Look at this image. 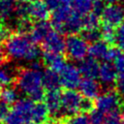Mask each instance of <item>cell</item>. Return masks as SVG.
I'll list each match as a JSON object with an SVG mask.
<instances>
[{"instance_id": "6da1fadb", "label": "cell", "mask_w": 124, "mask_h": 124, "mask_svg": "<svg viewBox=\"0 0 124 124\" xmlns=\"http://www.w3.org/2000/svg\"><path fill=\"white\" fill-rule=\"evenodd\" d=\"M3 42L4 52L12 60L35 62L40 55L36 42L26 32L11 33Z\"/></svg>"}, {"instance_id": "7a4b0ae2", "label": "cell", "mask_w": 124, "mask_h": 124, "mask_svg": "<svg viewBox=\"0 0 124 124\" xmlns=\"http://www.w3.org/2000/svg\"><path fill=\"white\" fill-rule=\"evenodd\" d=\"M16 83L21 93L36 102L45 97L44 72H42L39 63L34 62L31 67L20 70L17 73Z\"/></svg>"}, {"instance_id": "3957f363", "label": "cell", "mask_w": 124, "mask_h": 124, "mask_svg": "<svg viewBox=\"0 0 124 124\" xmlns=\"http://www.w3.org/2000/svg\"><path fill=\"white\" fill-rule=\"evenodd\" d=\"M35 102L30 98L17 100L10 109L4 124H29L33 122Z\"/></svg>"}, {"instance_id": "277c9868", "label": "cell", "mask_w": 124, "mask_h": 124, "mask_svg": "<svg viewBox=\"0 0 124 124\" xmlns=\"http://www.w3.org/2000/svg\"><path fill=\"white\" fill-rule=\"evenodd\" d=\"M50 9L45 0H33L22 3L16 7V15L19 18H29L35 21L46 20L49 17Z\"/></svg>"}, {"instance_id": "5b68a950", "label": "cell", "mask_w": 124, "mask_h": 124, "mask_svg": "<svg viewBox=\"0 0 124 124\" xmlns=\"http://www.w3.org/2000/svg\"><path fill=\"white\" fill-rule=\"evenodd\" d=\"M85 100L86 98H84L80 92H77L74 89H67L62 93L61 96L62 113L66 116H69L81 111L83 112Z\"/></svg>"}, {"instance_id": "8992f818", "label": "cell", "mask_w": 124, "mask_h": 124, "mask_svg": "<svg viewBox=\"0 0 124 124\" xmlns=\"http://www.w3.org/2000/svg\"><path fill=\"white\" fill-rule=\"evenodd\" d=\"M88 42L83 38V36H79L76 33L70 34L66 39V50L65 52L69 56L70 59L74 61H82L85 59L88 54L89 46Z\"/></svg>"}, {"instance_id": "52a82bcc", "label": "cell", "mask_w": 124, "mask_h": 124, "mask_svg": "<svg viewBox=\"0 0 124 124\" xmlns=\"http://www.w3.org/2000/svg\"><path fill=\"white\" fill-rule=\"evenodd\" d=\"M121 106V96L117 90H107L95 99V108L107 114L118 111Z\"/></svg>"}, {"instance_id": "ba28073f", "label": "cell", "mask_w": 124, "mask_h": 124, "mask_svg": "<svg viewBox=\"0 0 124 124\" xmlns=\"http://www.w3.org/2000/svg\"><path fill=\"white\" fill-rule=\"evenodd\" d=\"M88 54L90 57L96 60H105V61H113L116 56L119 54L118 48H111L108 46V43L106 41H96L91 43L89 46Z\"/></svg>"}, {"instance_id": "9c48e42d", "label": "cell", "mask_w": 124, "mask_h": 124, "mask_svg": "<svg viewBox=\"0 0 124 124\" xmlns=\"http://www.w3.org/2000/svg\"><path fill=\"white\" fill-rule=\"evenodd\" d=\"M101 19L103 24L118 27L124 22V7L118 3L108 4L103 9Z\"/></svg>"}, {"instance_id": "30bf717a", "label": "cell", "mask_w": 124, "mask_h": 124, "mask_svg": "<svg viewBox=\"0 0 124 124\" xmlns=\"http://www.w3.org/2000/svg\"><path fill=\"white\" fill-rule=\"evenodd\" d=\"M61 85L66 89H75L78 87L81 81V74L79 68L71 63H66L63 69L59 72Z\"/></svg>"}, {"instance_id": "8fae6325", "label": "cell", "mask_w": 124, "mask_h": 124, "mask_svg": "<svg viewBox=\"0 0 124 124\" xmlns=\"http://www.w3.org/2000/svg\"><path fill=\"white\" fill-rule=\"evenodd\" d=\"M44 51L63 54L66 50V40L59 30H51L46 39L42 42Z\"/></svg>"}, {"instance_id": "7c38bea8", "label": "cell", "mask_w": 124, "mask_h": 124, "mask_svg": "<svg viewBox=\"0 0 124 124\" xmlns=\"http://www.w3.org/2000/svg\"><path fill=\"white\" fill-rule=\"evenodd\" d=\"M117 70L114 64H111L109 61H105L100 65L98 78L103 84L110 85L115 83L118 77H117Z\"/></svg>"}, {"instance_id": "4fadbf2b", "label": "cell", "mask_w": 124, "mask_h": 124, "mask_svg": "<svg viewBox=\"0 0 124 124\" xmlns=\"http://www.w3.org/2000/svg\"><path fill=\"white\" fill-rule=\"evenodd\" d=\"M78 89L80 94L89 100H95L100 94V84L95 80V78H84L81 79Z\"/></svg>"}, {"instance_id": "5bb4252c", "label": "cell", "mask_w": 124, "mask_h": 124, "mask_svg": "<svg viewBox=\"0 0 124 124\" xmlns=\"http://www.w3.org/2000/svg\"><path fill=\"white\" fill-rule=\"evenodd\" d=\"M61 96L62 94L59 93L58 89L47 90L46 94L45 95V104L47 107L48 111L52 116H58L60 113H62Z\"/></svg>"}, {"instance_id": "9a60e30c", "label": "cell", "mask_w": 124, "mask_h": 124, "mask_svg": "<svg viewBox=\"0 0 124 124\" xmlns=\"http://www.w3.org/2000/svg\"><path fill=\"white\" fill-rule=\"evenodd\" d=\"M52 30V26L46 20L36 21L30 29V35L36 43H42Z\"/></svg>"}, {"instance_id": "2e32d148", "label": "cell", "mask_w": 124, "mask_h": 124, "mask_svg": "<svg viewBox=\"0 0 124 124\" xmlns=\"http://www.w3.org/2000/svg\"><path fill=\"white\" fill-rule=\"evenodd\" d=\"M79 71L83 78H96L99 74L100 65L98 64L97 60L90 57L87 59H83L80 61L79 64Z\"/></svg>"}, {"instance_id": "e0dca14e", "label": "cell", "mask_w": 124, "mask_h": 124, "mask_svg": "<svg viewBox=\"0 0 124 124\" xmlns=\"http://www.w3.org/2000/svg\"><path fill=\"white\" fill-rule=\"evenodd\" d=\"M43 60L45 64L49 68L57 73H59L63 67L66 65V62L60 53H55V52H49V51H44L43 54Z\"/></svg>"}, {"instance_id": "ac0fdd59", "label": "cell", "mask_w": 124, "mask_h": 124, "mask_svg": "<svg viewBox=\"0 0 124 124\" xmlns=\"http://www.w3.org/2000/svg\"><path fill=\"white\" fill-rule=\"evenodd\" d=\"M44 84L47 90H57L61 86L59 73L52 69H46L44 72Z\"/></svg>"}, {"instance_id": "d6986e66", "label": "cell", "mask_w": 124, "mask_h": 124, "mask_svg": "<svg viewBox=\"0 0 124 124\" xmlns=\"http://www.w3.org/2000/svg\"><path fill=\"white\" fill-rule=\"evenodd\" d=\"M95 0H70L72 9L80 16H85L93 11Z\"/></svg>"}, {"instance_id": "ffe728a7", "label": "cell", "mask_w": 124, "mask_h": 124, "mask_svg": "<svg viewBox=\"0 0 124 124\" xmlns=\"http://www.w3.org/2000/svg\"><path fill=\"white\" fill-rule=\"evenodd\" d=\"M14 68L9 66H0V86H9L16 79Z\"/></svg>"}, {"instance_id": "44dd1931", "label": "cell", "mask_w": 124, "mask_h": 124, "mask_svg": "<svg viewBox=\"0 0 124 124\" xmlns=\"http://www.w3.org/2000/svg\"><path fill=\"white\" fill-rule=\"evenodd\" d=\"M16 7L14 4V0H0V19L8 20L14 15H16Z\"/></svg>"}, {"instance_id": "7402d4cb", "label": "cell", "mask_w": 124, "mask_h": 124, "mask_svg": "<svg viewBox=\"0 0 124 124\" xmlns=\"http://www.w3.org/2000/svg\"><path fill=\"white\" fill-rule=\"evenodd\" d=\"M48 113H49V111H48V108L46 106V104H43L40 102L35 103V107H34V110H33V122L37 123V124L46 122Z\"/></svg>"}, {"instance_id": "603a6c76", "label": "cell", "mask_w": 124, "mask_h": 124, "mask_svg": "<svg viewBox=\"0 0 124 124\" xmlns=\"http://www.w3.org/2000/svg\"><path fill=\"white\" fill-rule=\"evenodd\" d=\"M101 15L95 11L90 12L89 14L83 16V30L85 29H96L99 28L101 22Z\"/></svg>"}, {"instance_id": "cb8c5ba5", "label": "cell", "mask_w": 124, "mask_h": 124, "mask_svg": "<svg viewBox=\"0 0 124 124\" xmlns=\"http://www.w3.org/2000/svg\"><path fill=\"white\" fill-rule=\"evenodd\" d=\"M0 99H2L7 104H15L18 100V92L16 89L6 86L0 90Z\"/></svg>"}, {"instance_id": "d4e9b609", "label": "cell", "mask_w": 124, "mask_h": 124, "mask_svg": "<svg viewBox=\"0 0 124 124\" xmlns=\"http://www.w3.org/2000/svg\"><path fill=\"white\" fill-rule=\"evenodd\" d=\"M61 124H90L89 117L84 113H77L69 115L63 119Z\"/></svg>"}, {"instance_id": "484cf974", "label": "cell", "mask_w": 124, "mask_h": 124, "mask_svg": "<svg viewBox=\"0 0 124 124\" xmlns=\"http://www.w3.org/2000/svg\"><path fill=\"white\" fill-rule=\"evenodd\" d=\"M102 39L104 41H106L108 44H112L114 42V38H115V29L113 26L108 25V24H103L102 30Z\"/></svg>"}, {"instance_id": "4316f807", "label": "cell", "mask_w": 124, "mask_h": 124, "mask_svg": "<svg viewBox=\"0 0 124 124\" xmlns=\"http://www.w3.org/2000/svg\"><path fill=\"white\" fill-rule=\"evenodd\" d=\"M106 113H104L103 111L99 110L98 108H93L92 110L89 111V121L90 124H104L105 120H106Z\"/></svg>"}, {"instance_id": "83f0119b", "label": "cell", "mask_w": 124, "mask_h": 124, "mask_svg": "<svg viewBox=\"0 0 124 124\" xmlns=\"http://www.w3.org/2000/svg\"><path fill=\"white\" fill-rule=\"evenodd\" d=\"M82 36L87 42L94 43L96 41H99L102 38V33H101V30H99V28H96V29H85L82 32Z\"/></svg>"}, {"instance_id": "f1b7e54d", "label": "cell", "mask_w": 124, "mask_h": 124, "mask_svg": "<svg viewBox=\"0 0 124 124\" xmlns=\"http://www.w3.org/2000/svg\"><path fill=\"white\" fill-rule=\"evenodd\" d=\"M113 44L118 49L124 50V23L115 29V38Z\"/></svg>"}, {"instance_id": "f546056e", "label": "cell", "mask_w": 124, "mask_h": 124, "mask_svg": "<svg viewBox=\"0 0 124 124\" xmlns=\"http://www.w3.org/2000/svg\"><path fill=\"white\" fill-rule=\"evenodd\" d=\"M113 64L119 73V75H124V53H120L113 60Z\"/></svg>"}, {"instance_id": "4dcf8cb0", "label": "cell", "mask_w": 124, "mask_h": 124, "mask_svg": "<svg viewBox=\"0 0 124 124\" xmlns=\"http://www.w3.org/2000/svg\"><path fill=\"white\" fill-rule=\"evenodd\" d=\"M104 124H122L121 122V117L118 114V111L109 113L104 122Z\"/></svg>"}, {"instance_id": "1f68e13d", "label": "cell", "mask_w": 124, "mask_h": 124, "mask_svg": "<svg viewBox=\"0 0 124 124\" xmlns=\"http://www.w3.org/2000/svg\"><path fill=\"white\" fill-rule=\"evenodd\" d=\"M9 106H10L9 104H7L2 99H0V123L1 122H4V120L6 119L8 113L10 111Z\"/></svg>"}, {"instance_id": "d6a6232c", "label": "cell", "mask_w": 124, "mask_h": 124, "mask_svg": "<svg viewBox=\"0 0 124 124\" xmlns=\"http://www.w3.org/2000/svg\"><path fill=\"white\" fill-rule=\"evenodd\" d=\"M45 1L47 4V6L49 7V9L54 11L57 8H59V7L63 6V5L69 3L70 0H45Z\"/></svg>"}, {"instance_id": "836d02e7", "label": "cell", "mask_w": 124, "mask_h": 124, "mask_svg": "<svg viewBox=\"0 0 124 124\" xmlns=\"http://www.w3.org/2000/svg\"><path fill=\"white\" fill-rule=\"evenodd\" d=\"M116 90L121 96V98L124 99V75H120L116 80Z\"/></svg>"}, {"instance_id": "e575fe53", "label": "cell", "mask_w": 124, "mask_h": 124, "mask_svg": "<svg viewBox=\"0 0 124 124\" xmlns=\"http://www.w3.org/2000/svg\"><path fill=\"white\" fill-rule=\"evenodd\" d=\"M4 63V53L2 52V49L0 48V66H2Z\"/></svg>"}, {"instance_id": "d590c367", "label": "cell", "mask_w": 124, "mask_h": 124, "mask_svg": "<svg viewBox=\"0 0 124 124\" xmlns=\"http://www.w3.org/2000/svg\"><path fill=\"white\" fill-rule=\"evenodd\" d=\"M104 3H108V4H114V3H118L119 0H101Z\"/></svg>"}, {"instance_id": "8d00e7d4", "label": "cell", "mask_w": 124, "mask_h": 124, "mask_svg": "<svg viewBox=\"0 0 124 124\" xmlns=\"http://www.w3.org/2000/svg\"><path fill=\"white\" fill-rule=\"evenodd\" d=\"M14 1H16V2H19V3H29L33 0H14Z\"/></svg>"}, {"instance_id": "74e56055", "label": "cell", "mask_w": 124, "mask_h": 124, "mask_svg": "<svg viewBox=\"0 0 124 124\" xmlns=\"http://www.w3.org/2000/svg\"><path fill=\"white\" fill-rule=\"evenodd\" d=\"M120 117H121V122H122V124H124V111L122 112V114L120 115Z\"/></svg>"}, {"instance_id": "f35d334b", "label": "cell", "mask_w": 124, "mask_h": 124, "mask_svg": "<svg viewBox=\"0 0 124 124\" xmlns=\"http://www.w3.org/2000/svg\"><path fill=\"white\" fill-rule=\"evenodd\" d=\"M46 124H57V123H55V122H47Z\"/></svg>"}, {"instance_id": "ab89813d", "label": "cell", "mask_w": 124, "mask_h": 124, "mask_svg": "<svg viewBox=\"0 0 124 124\" xmlns=\"http://www.w3.org/2000/svg\"><path fill=\"white\" fill-rule=\"evenodd\" d=\"M29 124H37V123H34V122H33V123H29Z\"/></svg>"}, {"instance_id": "60d3db41", "label": "cell", "mask_w": 124, "mask_h": 124, "mask_svg": "<svg viewBox=\"0 0 124 124\" xmlns=\"http://www.w3.org/2000/svg\"><path fill=\"white\" fill-rule=\"evenodd\" d=\"M0 20H1V19H0Z\"/></svg>"}]
</instances>
